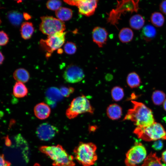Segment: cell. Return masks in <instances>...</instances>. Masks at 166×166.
I'll list each match as a JSON object with an SVG mask.
<instances>
[{
    "label": "cell",
    "mask_w": 166,
    "mask_h": 166,
    "mask_svg": "<svg viewBox=\"0 0 166 166\" xmlns=\"http://www.w3.org/2000/svg\"><path fill=\"white\" fill-rule=\"evenodd\" d=\"M150 20L153 26L157 27H162L164 25L165 18L163 14L158 12H155L152 14Z\"/></svg>",
    "instance_id": "obj_27"
},
{
    "label": "cell",
    "mask_w": 166,
    "mask_h": 166,
    "mask_svg": "<svg viewBox=\"0 0 166 166\" xmlns=\"http://www.w3.org/2000/svg\"><path fill=\"white\" fill-rule=\"evenodd\" d=\"M61 1L57 0L48 1L46 4L47 7L48 9L52 10H57L61 6Z\"/></svg>",
    "instance_id": "obj_30"
},
{
    "label": "cell",
    "mask_w": 166,
    "mask_h": 166,
    "mask_svg": "<svg viewBox=\"0 0 166 166\" xmlns=\"http://www.w3.org/2000/svg\"><path fill=\"white\" fill-rule=\"evenodd\" d=\"M33 166H41L38 163H35Z\"/></svg>",
    "instance_id": "obj_42"
},
{
    "label": "cell",
    "mask_w": 166,
    "mask_h": 166,
    "mask_svg": "<svg viewBox=\"0 0 166 166\" xmlns=\"http://www.w3.org/2000/svg\"><path fill=\"white\" fill-rule=\"evenodd\" d=\"M134 133L140 139L146 141L166 140V131L160 123L155 122L146 127H137Z\"/></svg>",
    "instance_id": "obj_4"
},
{
    "label": "cell",
    "mask_w": 166,
    "mask_h": 166,
    "mask_svg": "<svg viewBox=\"0 0 166 166\" xmlns=\"http://www.w3.org/2000/svg\"><path fill=\"white\" fill-rule=\"evenodd\" d=\"M5 59V57L2 53L0 51V65L2 64Z\"/></svg>",
    "instance_id": "obj_39"
},
{
    "label": "cell",
    "mask_w": 166,
    "mask_h": 166,
    "mask_svg": "<svg viewBox=\"0 0 166 166\" xmlns=\"http://www.w3.org/2000/svg\"><path fill=\"white\" fill-rule=\"evenodd\" d=\"M9 37L8 34L3 31H0V46L6 45L9 42Z\"/></svg>",
    "instance_id": "obj_33"
},
{
    "label": "cell",
    "mask_w": 166,
    "mask_h": 166,
    "mask_svg": "<svg viewBox=\"0 0 166 166\" xmlns=\"http://www.w3.org/2000/svg\"><path fill=\"white\" fill-rule=\"evenodd\" d=\"M162 159L164 162L166 163V150L164 151L162 153Z\"/></svg>",
    "instance_id": "obj_38"
},
{
    "label": "cell",
    "mask_w": 166,
    "mask_h": 166,
    "mask_svg": "<svg viewBox=\"0 0 166 166\" xmlns=\"http://www.w3.org/2000/svg\"><path fill=\"white\" fill-rule=\"evenodd\" d=\"M159 9L162 13L166 15V0L162 1L160 3Z\"/></svg>",
    "instance_id": "obj_36"
},
{
    "label": "cell",
    "mask_w": 166,
    "mask_h": 166,
    "mask_svg": "<svg viewBox=\"0 0 166 166\" xmlns=\"http://www.w3.org/2000/svg\"><path fill=\"white\" fill-rule=\"evenodd\" d=\"M108 35V32L105 28L100 26L95 27L92 31L93 42L99 47L102 48L106 43Z\"/></svg>",
    "instance_id": "obj_13"
},
{
    "label": "cell",
    "mask_w": 166,
    "mask_h": 166,
    "mask_svg": "<svg viewBox=\"0 0 166 166\" xmlns=\"http://www.w3.org/2000/svg\"><path fill=\"white\" fill-rule=\"evenodd\" d=\"M64 49L65 52L67 54H73L76 51L77 46L74 43L68 42L65 45Z\"/></svg>",
    "instance_id": "obj_31"
},
{
    "label": "cell",
    "mask_w": 166,
    "mask_h": 166,
    "mask_svg": "<svg viewBox=\"0 0 166 166\" xmlns=\"http://www.w3.org/2000/svg\"><path fill=\"white\" fill-rule=\"evenodd\" d=\"M134 33L132 30L128 27H124L120 31L118 37L120 41L123 43H127L133 39Z\"/></svg>",
    "instance_id": "obj_23"
},
{
    "label": "cell",
    "mask_w": 166,
    "mask_h": 166,
    "mask_svg": "<svg viewBox=\"0 0 166 166\" xmlns=\"http://www.w3.org/2000/svg\"><path fill=\"white\" fill-rule=\"evenodd\" d=\"M127 82L131 88H134L139 86L141 83L140 79L138 74L133 72L129 73L127 77Z\"/></svg>",
    "instance_id": "obj_25"
},
{
    "label": "cell",
    "mask_w": 166,
    "mask_h": 166,
    "mask_svg": "<svg viewBox=\"0 0 166 166\" xmlns=\"http://www.w3.org/2000/svg\"><path fill=\"white\" fill-rule=\"evenodd\" d=\"M55 126L45 122L40 124L36 129V134L38 138L43 141H48L53 138L58 133Z\"/></svg>",
    "instance_id": "obj_11"
},
{
    "label": "cell",
    "mask_w": 166,
    "mask_h": 166,
    "mask_svg": "<svg viewBox=\"0 0 166 166\" xmlns=\"http://www.w3.org/2000/svg\"><path fill=\"white\" fill-rule=\"evenodd\" d=\"M63 97H68L74 92V88L72 87L62 86L59 89Z\"/></svg>",
    "instance_id": "obj_32"
},
{
    "label": "cell",
    "mask_w": 166,
    "mask_h": 166,
    "mask_svg": "<svg viewBox=\"0 0 166 166\" xmlns=\"http://www.w3.org/2000/svg\"><path fill=\"white\" fill-rule=\"evenodd\" d=\"M1 19L0 18V25L1 24Z\"/></svg>",
    "instance_id": "obj_43"
},
{
    "label": "cell",
    "mask_w": 166,
    "mask_h": 166,
    "mask_svg": "<svg viewBox=\"0 0 166 166\" xmlns=\"http://www.w3.org/2000/svg\"><path fill=\"white\" fill-rule=\"evenodd\" d=\"M156 33L154 27L151 25H147L143 27L140 36L142 39L146 42H149L155 37Z\"/></svg>",
    "instance_id": "obj_19"
},
{
    "label": "cell",
    "mask_w": 166,
    "mask_h": 166,
    "mask_svg": "<svg viewBox=\"0 0 166 166\" xmlns=\"http://www.w3.org/2000/svg\"><path fill=\"white\" fill-rule=\"evenodd\" d=\"M165 98L166 95L164 93L159 90L154 91L152 96V99L153 103L157 105H160L163 103Z\"/></svg>",
    "instance_id": "obj_28"
},
{
    "label": "cell",
    "mask_w": 166,
    "mask_h": 166,
    "mask_svg": "<svg viewBox=\"0 0 166 166\" xmlns=\"http://www.w3.org/2000/svg\"><path fill=\"white\" fill-rule=\"evenodd\" d=\"M7 17L11 24L17 26L20 24L22 21L23 16L20 13L16 11L12 10L8 12Z\"/></svg>",
    "instance_id": "obj_26"
},
{
    "label": "cell",
    "mask_w": 166,
    "mask_h": 166,
    "mask_svg": "<svg viewBox=\"0 0 166 166\" xmlns=\"http://www.w3.org/2000/svg\"><path fill=\"white\" fill-rule=\"evenodd\" d=\"M13 77L17 82L22 83L27 82L30 78L28 71L23 68H19L16 69L13 73Z\"/></svg>",
    "instance_id": "obj_18"
},
{
    "label": "cell",
    "mask_w": 166,
    "mask_h": 166,
    "mask_svg": "<svg viewBox=\"0 0 166 166\" xmlns=\"http://www.w3.org/2000/svg\"><path fill=\"white\" fill-rule=\"evenodd\" d=\"M165 166H166V165H165Z\"/></svg>",
    "instance_id": "obj_44"
},
{
    "label": "cell",
    "mask_w": 166,
    "mask_h": 166,
    "mask_svg": "<svg viewBox=\"0 0 166 166\" xmlns=\"http://www.w3.org/2000/svg\"><path fill=\"white\" fill-rule=\"evenodd\" d=\"M55 14L58 19L63 22L69 20L72 18L73 11L69 8L62 7L56 11Z\"/></svg>",
    "instance_id": "obj_24"
},
{
    "label": "cell",
    "mask_w": 166,
    "mask_h": 166,
    "mask_svg": "<svg viewBox=\"0 0 166 166\" xmlns=\"http://www.w3.org/2000/svg\"><path fill=\"white\" fill-rule=\"evenodd\" d=\"M28 89L24 83L16 82L13 88V94L14 96L18 98L24 97L28 94Z\"/></svg>",
    "instance_id": "obj_17"
},
{
    "label": "cell",
    "mask_w": 166,
    "mask_h": 166,
    "mask_svg": "<svg viewBox=\"0 0 166 166\" xmlns=\"http://www.w3.org/2000/svg\"><path fill=\"white\" fill-rule=\"evenodd\" d=\"M147 152L144 145L136 142L127 152L125 163L126 166H137L146 158Z\"/></svg>",
    "instance_id": "obj_7"
},
{
    "label": "cell",
    "mask_w": 166,
    "mask_h": 166,
    "mask_svg": "<svg viewBox=\"0 0 166 166\" xmlns=\"http://www.w3.org/2000/svg\"><path fill=\"white\" fill-rule=\"evenodd\" d=\"M63 76L67 82L74 83L81 81L84 77L85 74L83 70L80 67L71 64L66 68Z\"/></svg>",
    "instance_id": "obj_9"
},
{
    "label": "cell",
    "mask_w": 166,
    "mask_h": 166,
    "mask_svg": "<svg viewBox=\"0 0 166 166\" xmlns=\"http://www.w3.org/2000/svg\"><path fill=\"white\" fill-rule=\"evenodd\" d=\"M34 111L35 115L38 119L44 120L48 118L51 113L49 106L44 102L37 104L34 107Z\"/></svg>",
    "instance_id": "obj_15"
},
{
    "label": "cell",
    "mask_w": 166,
    "mask_h": 166,
    "mask_svg": "<svg viewBox=\"0 0 166 166\" xmlns=\"http://www.w3.org/2000/svg\"><path fill=\"white\" fill-rule=\"evenodd\" d=\"M116 8L110 12L108 19L114 17L120 12L128 11L131 13L137 12L139 9V1H118Z\"/></svg>",
    "instance_id": "obj_10"
},
{
    "label": "cell",
    "mask_w": 166,
    "mask_h": 166,
    "mask_svg": "<svg viewBox=\"0 0 166 166\" xmlns=\"http://www.w3.org/2000/svg\"><path fill=\"white\" fill-rule=\"evenodd\" d=\"M98 1L96 0H78L77 6L79 13L86 16H90L94 13Z\"/></svg>",
    "instance_id": "obj_12"
},
{
    "label": "cell",
    "mask_w": 166,
    "mask_h": 166,
    "mask_svg": "<svg viewBox=\"0 0 166 166\" xmlns=\"http://www.w3.org/2000/svg\"><path fill=\"white\" fill-rule=\"evenodd\" d=\"M161 162L156 153L151 152L145 158L143 164L140 166H165Z\"/></svg>",
    "instance_id": "obj_22"
},
{
    "label": "cell",
    "mask_w": 166,
    "mask_h": 166,
    "mask_svg": "<svg viewBox=\"0 0 166 166\" xmlns=\"http://www.w3.org/2000/svg\"><path fill=\"white\" fill-rule=\"evenodd\" d=\"M152 147L156 151L161 150L163 147V142L160 140H156L152 144Z\"/></svg>",
    "instance_id": "obj_34"
},
{
    "label": "cell",
    "mask_w": 166,
    "mask_h": 166,
    "mask_svg": "<svg viewBox=\"0 0 166 166\" xmlns=\"http://www.w3.org/2000/svg\"><path fill=\"white\" fill-rule=\"evenodd\" d=\"M94 109L89 100L83 95L74 98L66 110L65 115L71 119L79 115L86 113H93Z\"/></svg>",
    "instance_id": "obj_5"
},
{
    "label": "cell",
    "mask_w": 166,
    "mask_h": 166,
    "mask_svg": "<svg viewBox=\"0 0 166 166\" xmlns=\"http://www.w3.org/2000/svg\"><path fill=\"white\" fill-rule=\"evenodd\" d=\"M45 100L51 106L55 105L57 102L61 101L63 96L59 89L56 87H52L48 89L45 93Z\"/></svg>",
    "instance_id": "obj_14"
},
{
    "label": "cell",
    "mask_w": 166,
    "mask_h": 166,
    "mask_svg": "<svg viewBox=\"0 0 166 166\" xmlns=\"http://www.w3.org/2000/svg\"><path fill=\"white\" fill-rule=\"evenodd\" d=\"M39 150L50 157L54 166H75L74 157L69 154L61 145L42 146Z\"/></svg>",
    "instance_id": "obj_2"
},
{
    "label": "cell",
    "mask_w": 166,
    "mask_h": 166,
    "mask_svg": "<svg viewBox=\"0 0 166 166\" xmlns=\"http://www.w3.org/2000/svg\"><path fill=\"white\" fill-rule=\"evenodd\" d=\"M96 149L93 143L81 142L73 150L75 158L83 166H91L97 160Z\"/></svg>",
    "instance_id": "obj_3"
},
{
    "label": "cell",
    "mask_w": 166,
    "mask_h": 166,
    "mask_svg": "<svg viewBox=\"0 0 166 166\" xmlns=\"http://www.w3.org/2000/svg\"><path fill=\"white\" fill-rule=\"evenodd\" d=\"M132 108L128 109L123 120H130L137 127H146L155 122L152 110L143 103L132 101Z\"/></svg>",
    "instance_id": "obj_1"
},
{
    "label": "cell",
    "mask_w": 166,
    "mask_h": 166,
    "mask_svg": "<svg viewBox=\"0 0 166 166\" xmlns=\"http://www.w3.org/2000/svg\"><path fill=\"white\" fill-rule=\"evenodd\" d=\"M41 22L40 30L44 34L49 36L55 33L64 32L65 29L63 22L52 16L41 17Z\"/></svg>",
    "instance_id": "obj_6"
},
{
    "label": "cell",
    "mask_w": 166,
    "mask_h": 166,
    "mask_svg": "<svg viewBox=\"0 0 166 166\" xmlns=\"http://www.w3.org/2000/svg\"><path fill=\"white\" fill-rule=\"evenodd\" d=\"M111 94L113 99L116 101H121L124 96L123 89L119 86L114 87L111 91Z\"/></svg>",
    "instance_id": "obj_29"
},
{
    "label": "cell",
    "mask_w": 166,
    "mask_h": 166,
    "mask_svg": "<svg viewBox=\"0 0 166 166\" xmlns=\"http://www.w3.org/2000/svg\"><path fill=\"white\" fill-rule=\"evenodd\" d=\"M145 19L140 14H136L132 16L129 20L130 26L133 29L138 30L141 29L144 26Z\"/></svg>",
    "instance_id": "obj_20"
},
{
    "label": "cell",
    "mask_w": 166,
    "mask_h": 166,
    "mask_svg": "<svg viewBox=\"0 0 166 166\" xmlns=\"http://www.w3.org/2000/svg\"><path fill=\"white\" fill-rule=\"evenodd\" d=\"M163 108L164 110L166 111V99L163 103Z\"/></svg>",
    "instance_id": "obj_41"
},
{
    "label": "cell",
    "mask_w": 166,
    "mask_h": 166,
    "mask_svg": "<svg viewBox=\"0 0 166 166\" xmlns=\"http://www.w3.org/2000/svg\"><path fill=\"white\" fill-rule=\"evenodd\" d=\"M23 16L26 19H29L31 18L30 16L26 13H24Z\"/></svg>",
    "instance_id": "obj_40"
},
{
    "label": "cell",
    "mask_w": 166,
    "mask_h": 166,
    "mask_svg": "<svg viewBox=\"0 0 166 166\" xmlns=\"http://www.w3.org/2000/svg\"><path fill=\"white\" fill-rule=\"evenodd\" d=\"M64 1L70 5L77 6L78 0H66Z\"/></svg>",
    "instance_id": "obj_37"
},
{
    "label": "cell",
    "mask_w": 166,
    "mask_h": 166,
    "mask_svg": "<svg viewBox=\"0 0 166 166\" xmlns=\"http://www.w3.org/2000/svg\"><path fill=\"white\" fill-rule=\"evenodd\" d=\"M65 32H58L49 36L45 40H41L40 43L46 50L50 53L60 48L65 41Z\"/></svg>",
    "instance_id": "obj_8"
},
{
    "label": "cell",
    "mask_w": 166,
    "mask_h": 166,
    "mask_svg": "<svg viewBox=\"0 0 166 166\" xmlns=\"http://www.w3.org/2000/svg\"><path fill=\"white\" fill-rule=\"evenodd\" d=\"M34 31V28L32 23L30 22L23 23L21 26L20 32L22 37L26 40L30 39Z\"/></svg>",
    "instance_id": "obj_21"
},
{
    "label": "cell",
    "mask_w": 166,
    "mask_h": 166,
    "mask_svg": "<svg viewBox=\"0 0 166 166\" xmlns=\"http://www.w3.org/2000/svg\"><path fill=\"white\" fill-rule=\"evenodd\" d=\"M106 113L110 119L113 120H117L120 118L122 115V108L117 104H111L107 107Z\"/></svg>",
    "instance_id": "obj_16"
},
{
    "label": "cell",
    "mask_w": 166,
    "mask_h": 166,
    "mask_svg": "<svg viewBox=\"0 0 166 166\" xmlns=\"http://www.w3.org/2000/svg\"><path fill=\"white\" fill-rule=\"evenodd\" d=\"M11 163L6 160L3 154H0V166H10Z\"/></svg>",
    "instance_id": "obj_35"
}]
</instances>
